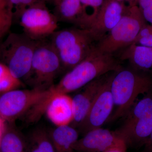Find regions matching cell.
Wrapping results in <instances>:
<instances>
[{
  "instance_id": "obj_1",
  "label": "cell",
  "mask_w": 152,
  "mask_h": 152,
  "mask_svg": "<svg viewBox=\"0 0 152 152\" xmlns=\"http://www.w3.org/2000/svg\"><path fill=\"white\" fill-rule=\"evenodd\" d=\"M121 69L113 54L99 53L94 48L86 58L66 73L58 83L47 90L39 102V105L45 109L55 96L68 94L83 88L97 78Z\"/></svg>"
},
{
  "instance_id": "obj_2",
  "label": "cell",
  "mask_w": 152,
  "mask_h": 152,
  "mask_svg": "<svg viewBox=\"0 0 152 152\" xmlns=\"http://www.w3.org/2000/svg\"><path fill=\"white\" fill-rule=\"evenodd\" d=\"M50 38L59 58L63 72H67L78 64L96 45L89 31L78 27L57 30Z\"/></svg>"
},
{
  "instance_id": "obj_3",
  "label": "cell",
  "mask_w": 152,
  "mask_h": 152,
  "mask_svg": "<svg viewBox=\"0 0 152 152\" xmlns=\"http://www.w3.org/2000/svg\"><path fill=\"white\" fill-rule=\"evenodd\" d=\"M152 88V81L149 77L129 69H122L116 72L111 85L115 109L107 122H112L125 116L139 95L148 93Z\"/></svg>"
},
{
  "instance_id": "obj_4",
  "label": "cell",
  "mask_w": 152,
  "mask_h": 152,
  "mask_svg": "<svg viewBox=\"0 0 152 152\" xmlns=\"http://www.w3.org/2000/svg\"><path fill=\"white\" fill-rule=\"evenodd\" d=\"M38 42L24 33H9L0 43V62L6 65L16 77L26 82Z\"/></svg>"
},
{
  "instance_id": "obj_5",
  "label": "cell",
  "mask_w": 152,
  "mask_h": 152,
  "mask_svg": "<svg viewBox=\"0 0 152 152\" xmlns=\"http://www.w3.org/2000/svg\"><path fill=\"white\" fill-rule=\"evenodd\" d=\"M146 24L137 5L128 6L119 22L96 44L95 50L99 53L113 54L130 45Z\"/></svg>"
},
{
  "instance_id": "obj_6",
  "label": "cell",
  "mask_w": 152,
  "mask_h": 152,
  "mask_svg": "<svg viewBox=\"0 0 152 152\" xmlns=\"http://www.w3.org/2000/svg\"><path fill=\"white\" fill-rule=\"evenodd\" d=\"M61 72L59 58L50 40L39 41L26 83L32 88L47 90L54 85L57 76Z\"/></svg>"
},
{
  "instance_id": "obj_7",
  "label": "cell",
  "mask_w": 152,
  "mask_h": 152,
  "mask_svg": "<svg viewBox=\"0 0 152 152\" xmlns=\"http://www.w3.org/2000/svg\"><path fill=\"white\" fill-rule=\"evenodd\" d=\"M18 20L23 33L34 40L46 39L57 30L58 20L47 8L45 3L36 4L21 13Z\"/></svg>"
},
{
  "instance_id": "obj_8",
  "label": "cell",
  "mask_w": 152,
  "mask_h": 152,
  "mask_svg": "<svg viewBox=\"0 0 152 152\" xmlns=\"http://www.w3.org/2000/svg\"><path fill=\"white\" fill-rule=\"evenodd\" d=\"M47 90L32 88L15 89L0 96V116L6 122L12 123L26 115L42 97Z\"/></svg>"
},
{
  "instance_id": "obj_9",
  "label": "cell",
  "mask_w": 152,
  "mask_h": 152,
  "mask_svg": "<svg viewBox=\"0 0 152 152\" xmlns=\"http://www.w3.org/2000/svg\"><path fill=\"white\" fill-rule=\"evenodd\" d=\"M116 72L110 74L84 119L77 128L79 133L83 136L92 130L101 128L110 117L114 108L111 85Z\"/></svg>"
},
{
  "instance_id": "obj_10",
  "label": "cell",
  "mask_w": 152,
  "mask_h": 152,
  "mask_svg": "<svg viewBox=\"0 0 152 152\" xmlns=\"http://www.w3.org/2000/svg\"><path fill=\"white\" fill-rule=\"evenodd\" d=\"M129 6L116 0H104L97 15L88 29L99 42L117 24Z\"/></svg>"
},
{
  "instance_id": "obj_11",
  "label": "cell",
  "mask_w": 152,
  "mask_h": 152,
  "mask_svg": "<svg viewBox=\"0 0 152 152\" xmlns=\"http://www.w3.org/2000/svg\"><path fill=\"white\" fill-rule=\"evenodd\" d=\"M121 145H127L115 132L100 128L88 132L78 139L73 148L75 152H104L112 147Z\"/></svg>"
},
{
  "instance_id": "obj_12",
  "label": "cell",
  "mask_w": 152,
  "mask_h": 152,
  "mask_svg": "<svg viewBox=\"0 0 152 152\" xmlns=\"http://www.w3.org/2000/svg\"><path fill=\"white\" fill-rule=\"evenodd\" d=\"M111 72L101 76L90 82L83 87V88L81 91L72 98L74 118L69 125L77 129L84 119L91 106Z\"/></svg>"
},
{
  "instance_id": "obj_13",
  "label": "cell",
  "mask_w": 152,
  "mask_h": 152,
  "mask_svg": "<svg viewBox=\"0 0 152 152\" xmlns=\"http://www.w3.org/2000/svg\"><path fill=\"white\" fill-rule=\"evenodd\" d=\"M115 132L127 146L145 145L152 132V113L129 126L121 127Z\"/></svg>"
},
{
  "instance_id": "obj_14",
  "label": "cell",
  "mask_w": 152,
  "mask_h": 152,
  "mask_svg": "<svg viewBox=\"0 0 152 152\" xmlns=\"http://www.w3.org/2000/svg\"><path fill=\"white\" fill-rule=\"evenodd\" d=\"M45 113L56 126L69 125L74 118L72 99L67 94H60L50 101Z\"/></svg>"
},
{
  "instance_id": "obj_15",
  "label": "cell",
  "mask_w": 152,
  "mask_h": 152,
  "mask_svg": "<svg viewBox=\"0 0 152 152\" xmlns=\"http://www.w3.org/2000/svg\"><path fill=\"white\" fill-rule=\"evenodd\" d=\"M52 1L55 5L53 14L58 22L72 24L84 29V12L80 0Z\"/></svg>"
},
{
  "instance_id": "obj_16",
  "label": "cell",
  "mask_w": 152,
  "mask_h": 152,
  "mask_svg": "<svg viewBox=\"0 0 152 152\" xmlns=\"http://www.w3.org/2000/svg\"><path fill=\"white\" fill-rule=\"evenodd\" d=\"M49 132L56 152H75L73 147L79 135L75 128L65 125L56 126Z\"/></svg>"
},
{
  "instance_id": "obj_17",
  "label": "cell",
  "mask_w": 152,
  "mask_h": 152,
  "mask_svg": "<svg viewBox=\"0 0 152 152\" xmlns=\"http://www.w3.org/2000/svg\"><path fill=\"white\" fill-rule=\"evenodd\" d=\"M122 60H128L139 69H152V48L132 44L127 47L121 56Z\"/></svg>"
},
{
  "instance_id": "obj_18",
  "label": "cell",
  "mask_w": 152,
  "mask_h": 152,
  "mask_svg": "<svg viewBox=\"0 0 152 152\" xmlns=\"http://www.w3.org/2000/svg\"><path fill=\"white\" fill-rule=\"evenodd\" d=\"M6 123L0 140V152H26V138L13 126Z\"/></svg>"
},
{
  "instance_id": "obj_19",
  "label": "cell",
  "mask_w": 152,
  "mask_h": 152,
  "mask_svg": "<svg viewBox=\"0 0 152 152\" xmlns=\"http://www.w3.org/2000/svg\"><path fill=\"white\" fill-rule=\"evenodd\" d=\"M25 138L26 152H56L49 131L44 128L34 129Z\"/></svg>"
},
{
  "instance_id": "obj_20",
  "label": "cell",
  "mask_w": 152,
  "mask_h": 152,
  "mask_svg": "<svg viewBox=\"0 0 152 152\" xmlns=\"http://www.w3.org/2000/svg\"><path fill=\"white\" fill-rule=\"evenodd\" d=\"M152 113V98L146 96L134 105L126 114V118L122 126H127L136 121Z\"/></svg>"
},
{
  "instance_id": "obj_21",
  "label": "cell",
  "mask_w": 152,
  "mask_h": 152,
  "mask_svg": "<svg viewBox=\"0 0 152 152\" xmlns=\"http://www.w3.org/2000/svg\"><path fill=\"white\" fill-rule=\"evenodd\" d=\"M24 86L22 81L16 77L6 65L0 62V94L17 89Z\"/></svg>"
},
{
  "instance_id": "obj_22",
  "label": "cell",
  "mask_w": 152,
  "mask_h": 152,
  "mask_svg": "<svg viewBox=\"0 0 152 152\" xmlns=\"http://www.w3.org/2000/svg\"><path fill=\"white\" fill-rule=\"evenodd\" d=\"M80 1L84 12V29H88L93 22L91 10L92 12L94 21L102 6L104 0H80Z\"/></svg>"
},
{
  "instance_id": "obj_23",
  "label": "cell",
  "mask_w": 152,
  "mask_h": 152,
  "mask_svg": "<svg viewBox=\"0 0 152 152\" xmlns=\"http://www.w3.org/2000/svg\"><path fill=\"white\" fill-rule=\"evenodd\" d=\"M11 7L15 8L14 17L18 20L21 13L26 9L41 3H46L48 0H9Z\"/></svg>"
},
{
  "instance_id": "obj_24",
  "label": "cell",
  "mask_w": 152,
  "mask_h": 152,
  "mask_svg": "<svg viewBox=\"0 0 152 152\" xmlns=\"http://www.w3.org/2000/svg\"><path fill=\"white\" fill-rule=\"evenodd\" d=\"M137 6L146 21L152 25V0H138Z\"/></svg>"
},
{
  "instance_id": "obj_25",
  "label": "cell",
  "mask_w": 152,
  "mask_h": 152,
  "mask_svg": "<svg viewBox=\"0 0 152 152\" xmlns=\"http://www.w3.org/2000/svg\"><path fill=\"white\" fill-rule=\"evenodd\" d=\"M133 44L152 48V30L143 37L135 41Z\"/></svg>"
},
{
  "instance_id": "obj_26",
  "label": "cell",
  "mask_w": 152,
  "mask_h": 152,
  "mask_svg": "<svg viewBox=\"0 0 152 152\" xmlns=\"http://www.w3.org/2000/svg\"><path fill=\"white\" fill-rule=\"evenodd\" d=\"M126 145L117 146L110 148L104 152H127Z\"/></svg>"
},
{
  "instance_id": "obj_27",
  "label": "cell",
  "mask_w": 152,
  "mask_h": 152,
  "mask_svg": "<svg viewBox=\"0 0 152 152\" xmlns=\"http://www.w3.org/2000/svg\"><path fill=\"white\" fill-rule=\"evenodd\" d=\"M145 152H152V132L150 137L145 145Z\"/></svg>"
},
{
  "instance_id": "obj_28",
  "label": "cell",
  "mask_w": 152,
  "mask_h": 152,
  "mask_svg": "<svg viewBox=\"0 0 152 152\" xmlns=\"http://www.w3.org/2000/svg\"><path fill=\"white\" fill-rule=\"evenodd\" d=\"M6 122L0 116V140L5 127Z\"/></svg>"
},
{
  "instance_id": "obj_29",
  "label": "cell",
  "mask_w": 152,
  "mask_h": 152,
  "mask_svg": "<svg viewBox=\"0 0 152 152\" xmlns=\"http://www.w3.org/2000/svg\"><path fill=\"white\" fill-rule=\"evenodd\" d=\"M118 1L124 3L128 2L129 3V6H133L137 5L138 1V0H116Z\"/></svg>"
},
{
  "instance_id": "obj_30",
  "label": "cell",
  "mask_w": 152,
  "mask_h": 152,
  "mask_svg": "<svg viewBox=\"0 0 152 152\" xmlns=\"http://www.w3.org/2000/svg\"><path fill=\"white\" fill-rule=\"evenodd\" d=\"M5 1H6L8 2L9 3V0H5ZM10 4V3H9Z\"/></svg>"
}]
</instances>
